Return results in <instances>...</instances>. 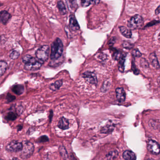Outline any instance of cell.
<instances>
[{
    "label": "cell",
    "instance_id": "cell-1",
    "mask_svg": "<svg viewBox=\"0 0 160 160\" xmlns=\"http://www.w3.org/2000/svg\"><path fill=\"white\" fill-rule=\"evenodd\" d=\"M22 61L25 64V69L27 71H35L40 68L44 62L36 58L33 57L29 55H24Z\"/></svg>",
    "mask_w": 160,
    "mask_h": 160
},
{
    "label": "cell",
    "instance_id": "cell-2",
    "mask_svg": "<svg viewBox=\"0 0 160 160\" xmlns=\"http://www.w3.org/2000/svg\"><path fill=\"white\" fill-rule=\"evenodd\" d=\"M64 51V45L61 39L57 38L51 45L50 58L52 61L58 60L62 57Z\"/></svg>",
    "mask_w": 160,
    "mask_h": 160
},
{
    "label": "cell",
    "instance_id": "cell-3",
    "mask_svg": "<svg viewBox=\"0 0 160 160\" xmlns=\"http://www.w3.org/2000/svg\"><path fill=\"white\" fill-rule=\"evenodd\" d=\"M34 151V146L33 144L29 141L24 142L23 148L21 151L20 157L23 159H28L33 154Z\"/></svg>",
    "mask_w": 160,
    "mask_h": 160
},
{
    "label": "cell",
    "instance_id": "cell-4",
    "mask_svg": "<svg viewBox=\"0 0 160 160\" xmlns=\"http://www.w3.org/2000/svg\"><path fill=\"white\" fill-rule=\"evenodd\" d=\"M50 54V47L47 45L41 46L35 52L36 58L40 61L44 62L48 59Z\"/></svg>",
    "mask_w": 160,
    "mask_h": 160
},
{
    "label": "cell",
    "instance_id": "cell-5",
    "mask_svg": "<svg viewBox=\"0 0 160 160\" xmlns=\"http://www.w3.org/2000/svg\"><path fill=\"white\" fill-rule=\"evenodd\" d=\"M144 20L142 17L136 15L132 17L128 22V26L130 29L134 30L140 28L143 25Z\"/></svg>",
    "mask_w": 160,
    "mask_h": 160
},
{
    "label": "cell",
    "instance_id": "cell-6",
    "mask_svg": "<svg viewBox=\"0 0 160 160\" xmlns=\"http://www.w3.org/2000/svg\"><path fill=\"white\" fill-rule=\"evenodd\" d=\"M23 148V144L18 140H13L7 145L6 149L11 152H18L21 151Z\"/></svg>",
    "mask_w": 160,
    "mask_h": 160
},
{
    "label": "cell",
    "instance_id": "cell-7",
    "mask_svg": "<svg viewBox=\"0 0 160 160\" xmlns=\"http://www.w3.org/2000/svg\"><path fill=\"white\" fill-rule=\"evenodd\" d=\"M147 149L153 154L157 155L160 153V145L154 140H150L148 141Z\"/></svg>",
    "mask_w": 160,
    "mask_h": 160
},
{
    "label": "cell",
    "instance_id": "cell-8",
    "mask_svg": "<svg viewBox=\"0 0 160 160\" xmlns=\"http://www.w3.org/2000/svg\"><path fill=\"white\" fill-rule=\"evenodd\" d=\"M83 78L86 79L87 82L93 85H97L98 83V80L97 79V76L96 74L93 72H85L82 74Z\"/></svg>",
    "mask_w": 160,
    "mask_h": 160
},
{
    "label": "cell",
    "instance_id": "cell-9",
    "mask_svg": "<svg viewBox=\"0 0 160 160\" xmlns=\"http://www.w3.org/2000/svg\"><path fill=\"white\" fill-rule=\"evenodd\" d=\"M69 26L73 31H77L80 29L79 25L74 14H71L69 16Z\"/></svg>",
    "mask_w": 160,
    "mask_h": 160
},
{
    "label": "cell",
    "instance_id": "cell-10",
    "mask_svg": "<svg viewBox=\"0 0 160 160\" xmlns=\"http://www.w3.org/2000/svg\"><path fill=\"white\" fill-rule=\"evenodd\" d=\"M117 100L119 103H122L125 101L126 97V94L122 88H118L115 90Z\"/></svg>",
    "mask_w": 160,
    "mask_h": 160
},
{
    "label": "cell",
    "instance_id": "cell-11",
    "mask_svg": "<svg viewBox=\"0 0 160 160\" xmlns=\"http://www.w3.org/2000/svg\"><path fill=\"white\" fill-rule=\"evenodd\" d=\"M11 18V15L6 11H2L0 13L1 21L4 25H6Z\"/></svg>",
    "mask_w": 160,
    "mask_h": 160
},
{
    "label": "cell",
    "instance_id": "cell-12",
    "mask_svg": "<svg viewBox=\"0 0 160 160\" xmlns=\"http://www.w3.org/2000/svg\"><path fill=\"white\" fill-rule=\"evenodd\" d=\"M149 60L151 64L153 67L157 69L160 68V65L155 53H152L150 55Z\"/></svg>",
    "mask_w": 160,
    "mask_h": 160
},
{
    "label": "cell",
    "instance_id": "cell-13",
    "mask_svg": "<svg viewBox=\"0 0 160 160\" xmlns=\"http://www.w3.org/2000/svg\"><path fill=\"white\" fill-rule=\"evenodd\" d=\"M58 127L62 130H66L69 127V122L68 119L65 118H62L59 120Z\"/></svg>",
    "mask_w": 160,
    "mask_h": 160
},
{
    "label": "cell",
    "instance_id": "cell-14",
    "mask_svg": "<svg viewBox=\"0 0 160 160\" xmlns=\"http://www.w3.org/2000/svg\"><path fill=\"white\" fill-rule=\"evenodd\" d=\"M122 156L125 160H135L136 159L135 154L130 150L125 151Z\"/></svg>",
    "mask_w": 160,
    "mask_h": 160
},
{
    "label": "cell",
    "instance_id": "cell-15",
    "mask_svg": "<svg viewBox=\"0 0 160 160\" xmlns=\"http://www.w3.org/2000/svg\"><path fill=\"white\" fill-rule=\"evenodd\" d=\"M119 30L122 35L127 38H131L132 37V33L130 29H128L125 26L119 27Z\"/></svg>",
    "mask_w": 160,
    "mask_h": 160
},
{
    "label": "cell",
    "instance_id": "cell-16",
    "mask_svg": "<svg viewBox=\"0 0 160 160\" xmlns=\"http://www.w3.org/2000/svg\"><path fill=\"white\" fill-rule=\"evenodd\" d=\"M24 86L21 85H15L12 88V92L17 95L22 94L24 93Z\"/></svg>",
    "mask_w": 160,
    "mask_h": 160
},
{
    "label": "cell",
    "instance_id": "cell-17",
    "mask_svg": "<svg viewBox=\"0 0 160 160\" xmlns=\"http://www.w3.org/2000/svg\"><path fill=\"white\" fill-rule=\"evenodd\" d=\"M114 128V125L112 124H108L101 128V132L103 133H110L113 131Z\"/></svg>",
    "mask_w": 160,
    "mask_h": 160
},
{
    "label": "cell",
    "instance_id": "cell-18",
    "mask_svg": "<svg viewBox=\"0 0 160 160\" xmlns=\"http://www.w3.org/2000/svg\"><path fill=\"white\" fill-rule=\"evenodd\" d=\"M57 7L61 14L62 15H64L65 14H66L67 10H66V7L65 6L63 1H58L57 3Z\"/></svg>",
    "mask_w": 160,
    "mask_h": 160
},
{
    "label": "cell",
    "instance_id": "cell-19",
    "mask_svg": "<svg viewBox=\"0 0 160 160\" xmlns=\"http://www.w3.org/2000/svg\"><path fill=\"white\" fill-rule=\"evenodd\" d=\"M62 80H58L57 81L52 84H51L50 86V89L52 91H56L58 90L59 89L61 86H62Z\"/></svg>",
    "mask_w": 160,
    "mask_h": 160
},
{
    "label": "cell",
    "instance_id": "cell-20",
    "mask_svg": "<svg viewBox=\"0 0 160 160\" xmlns=\"http://www.w3.org/2000/svg\"><path fill=\"white\" fill-rule=\"evenodd\" d=\"M7 67V63L4 61L1 60L0 62V75L1 76L5 73Z\"/></svg>",
    "mask_w": 160,
    "mask_h": 160
},
{
    "label": "cell",
    "instance_id": "cell-21",
    "mask_svg": "<svg viewBox=\"0 0 160 160\" xmlns=\"http://www.w3.org/2000/svg\"><path fill=\"white\" fill-rule=\"evenodd\" d=\"M119 64H118V69L121 72H123L125 69V55H122L119 59Z\"/></svg>",
    "mask_w": 160,
    "mask_h": 160
},
{
    "label": "cell",
    "instance_id": "cell-22",
    "mask_svg": "<svg viewBox=\"0 0 160 160\" xmlns=\"http://www.w3.org/2000/svg\"><path fill=\"white\" fill-rule=\"evenodd\" d=\"M118 154L117 151H112L109 152L107 155L106 157L107 158L108 160H114L117 158Z\"/></svg>",
    "mask_w": 160,
    "mask_h": 160
},
{
    "label": "cell",
    "instance_id": "cell-23",
    "mask_svg": "<svg viewBox=\"0 0 160 160\" xmlns=\"http://www.w3.org/2000/svg\"><path fill=\"white\" fill-rule=\"evenodd\" d=\"M18 115L13 112H8L6 116V119L8 121H14L17 118Z\"/></svg>",
    "mask_w": 160,
    "mask_h": 160
},
{
    "label": "cell",
    "instance_id": "cell-24",
    "mask_svg": "<svg viewBox=\"0 0 160 160\" xmlns=\"http://www.w3.org/2000/svg\"><path fill=\"white\" fill-rule=\"evenodd\" d=\"M19 55H20V54L19 52L16 50H13L10 54V57L12 60H15L18 58Z\"/></svg>",
    "mask_w": 160,
    "mask_h": 160
},
{
    "label": "cell",
    "instance_id": "cell-25",
    "mask_svg": "<svg viewBox=\"0 0 160 160\" xmlns=\"http://www.w3.org/2000/svg\"><path fill=\"white\" fill-rule=\"evenodd\" d=\"M97 1H82L81 2V6L83 7H86L88 6L91 5L92 4H94L96 3Z\"/></svg>",
    "mask_w": 160,
    "mask_h": 160
},
{
    "label": "cell",
    "instance_id": "cell-26",
    "mask_svg": "<svg viewBox=\"0 0 160 160\" xmlns=\"http://www.w3.org/2000/svg\"><path fill=\"white\" fill-rule=\"evenodd\" d=\"M60 153L64 158H66L67 157V153L66 149L63 146L60 147Z\"/></svg>",
    "mask_w": 160,
    "mask_h": 160
},
{
    "label": "cell",
    "instance_id": "cell-27",
    "mask_svg": "<svg viewBox=\"0 0 160 160\" xmlns=\"http://www.w3.org/2000/svg\"><path fill=\"white\" fill-rule=\"evenodd\" d=\"M122 46L125 48L129 50V49H131V48L133 47V46L131 43L128 42V41H125L122 43Z\"/></svg>",
    "mask_w": 160,
    "mask_h": 160
},
{
    "label": "cell",
    "instance_id": "cell-28",
    "mask_svg": "<svg viewBox=\"0 0 160 160\" xmlns=\"http://www.w3.org/2000/svg\"><path fill=\"white\" fill-rule=\"evenodd\" d=\"M16 99V97L14 96H12L11 93H8L7 97H6V100L7 101L8 103H11V101H13Z\"/></svg>",
    "mask_w": 160,
    "mask_h": 160
},
{
    "label": "cell",
    "instance_id": "cell-29",
    "mask_svg": "<svg viewBox=\"0 0 160 160\" xmlns=\"http://www.w3.org/2000/svg\"><path fill=\"white\" fill-rule=\"evenodd\" d=\"M132 55L135 57H141V54L139 51L138 50H135L132 51Z\"/></svg>",
    "mask_w": 160,
    "mask_h": 160
},
{
    "label": "cell",
    "instance_id": "cell-30",
    "mask_svg": "<svg viewBox=\"0 0 160 160\" xmlns=\"http://www.w3.org/2000/svg\"><path fill=\"white\" fill-rule=\"evenodd\" d=\"M47 141H48V138L46 136L40 137V139H39V142H46Z\"/></svg>",
    "mask_w": 160,
    "mask_h": 160
},
{
    "label": "cell",
    "instance_id": "cell-31",
    "mask_svg": "<svg viewBox=\"0 0 160 160\" xmlns=\"http://www.w3.org/2000/svg\"><path fill=\"white\" fill-rule=\"evenodd\" d=\"M141 64L143 67H147L148 66V63L145 59H142L140 61Z\"/></svg>",
    "mask_w": 160,
    "mask_h": 160
},
{
    "label": "cell",
    "instance_id": "cell-32",
    "mask_svg": "<svg viewBox=\"0 0 160 160\" xmlns=\"http://www.w3.org/2000/svg\"><path fill=\"white\" fill-rule=\"evenodd\" d=\"M155 14L156 15L159 14L160 13V5L156 8V10H155Z\"/></svg>",
    "mask_w": 160,
    "mask_h": 160
},
{
    "label": "cell",
    "instance_id": "cell-33",
    "mask_svg": "<svg viewBox=\"0 0 160 160\" xmlns=\"http://www.w3.org/2000/svg\"><path fill=\"white\" fill-rule=\"evenodd\" d=\"M157 82L158 85H159V87H160V76H158V78L157 79Z\"/></svg>",
    "mask_w": 160,
    "mask_h": 160
},
{
    "label": "cell",
    "instance_id": "cell-34",
    "mask_svg": "<svg viewBox=\"0 0 160 160\" xmlns=\"http://www.w3.org/2000/svg\"><path fill=\"white\" fill-rule=\"evenodd\" d=\"M12 160H19V159H18V158L15 157L13 158V159H12Z\"/></svg>",
    "mask_w": 160,
    "mask_h": 160
},
{
    "label": "cell",
    "instance_id": "cell-35",
    "mask_svg": "<svg viewBox=\"0 0 160 160\" xmlns=\"http://www.w3.org/2000/svg\"><path fill=\"white\" fill-rule=\"evenodd\" d=\"M158 129H159V131H160V124L159 125V126H158Z\"/></svg>",
    "mask_w": 160,
    "mask_h": 160
},
{
    "label": "cell",
    "instance_id": "cell-36",
    "mask_svg": "<svg viewBox=\"0 0 160 160\" xmlns=\"http://www.w3.org/2000/svg\"><path fill=\"white\" fill-rule=\"evenodd\" d=\"M72 160H76V159H75V158L73 157L72 158Z\"/></svg>",
    "mask_w": 160,
    "mask_h": 160
},
{
    "label": "cell",
    "instance_id": "cell-37",
    "mask_svg": "<svg viewBox=\"0 0 160 160\" xmlns=\"http://www.w3.org/2000/svg\"><path fill=\"white\" fill-rule=\"evenodd\" d=\"M1 160H4V159H1Z\"/></svg>",
    "mask_w": 160,
    "mask_h": 160
},
{
    "label": "cell",
    "instance_id": "cell-38",
    "mask_svg": "<svg viewBox=\"0 0 160 160\" xmlns=\"http://www.w3.org/2000/svg\"></svg>",
    "mask_w": 160,
    "mask_h": 160
}]
</instances>
